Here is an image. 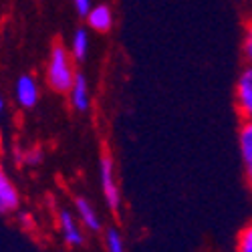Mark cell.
<instances>
[{
    "mask_svg": "<svg viewBox=\"0 0 252 252\" xmlns=\"http://www.w3.org/2000/svg\"><path fill=\"white\" fill-rule=\"evenodd\" d=\"M77 61L71 57L69 47L55 43L49 51L45 63V83L47 87L59 95H67L77 77Z\"/></svg>",
    "mask_w": 252,
    "mask_h": 252,
    "instance_id": "obj_1",
    "label": "cell"
},
{
    "mask_svg": "<svg viewBox=\"0 0 252 252\" xmlns=\"http://www.w3.org/2000/svg\"><path fill=\"white\" fill-rule=\"evenodd\" d=\"M97 170H99V190H101L105 208H107L111 214L121 212V206H123L121 184H119V176H117L115 158L111 156V152H107V150L101 152Z\"/></svg>",
    "mask_w": 252,
    "mask_h": 252,
    "instance_id": "obj_2",
    "label": "cell"
},
{
    "mask_svg": "<svg viewBox=\"0 0 252 252\" xmlns=\"http://www.w3.org/2000/svg\"><path fill=\"white\" fill-rule=\"evenodd\" d=\"M55 222H57V232L67 248H81L87 242V230L79 222L73 208H63V206L57 208Z\"/></svg>",
    "mask_w": 252,
    "mask_h": 252,
    "instance_id": "obj_3",
    "label": "cell"
},
{
    "mask_svg": "<svg viewBox=\"0 0 252 252\" xmlns=\"http://www.w3.org/2000/svg\"><path fill=\"white\" fill-rule=\"evenodd\" d=\"M234 107L242 121H252V65H244L236 77Z\"/></svg>",
    "mask_w": 252,
    "mask_h": 252,
    "instance_id": "obj_4",
    "label": "cell"
},
{
    "mask_svg": "<svg viewBox=\"0 0 252 252\" xmlns=\"http://www.w3.org/2000/svg\"><path fill=\"white\" fill-rule=\"evenodd\" d=\"M14 101L20 109L31 111L34 109L40 101V85L34 75L23 73L14 81Z\"/></svg>",
    "mask_w": 252,
    "mask_h": 252,
    "instance_id": "obj_5",
    "label": "cell"
},
{
    "mask_svg": "<svg viewBox=\"0 0 252 252\" xmlns=\"http://www.w3.org/2000/svg\"><path fill=\"white\" fill-rule=\"evenodd\" d=\"M73 212L77 214L79 222L87 230V234H101L103 232V216L99 208L87 196H75L73 200Z\"/></svg>",
    "mask_w": 252,
    "mask_h": 252,
    "instance_id": "obj_6",
    "label": "cell"
},
{
    "mask_svg": "<svg viewBox=\"0 0 252 252\" xmlns=\"http://www.w3.org/2000/svg\"><path fill=\"white\" fill-rule=\"evenodd\" d=\"M67 101H69V107L83 115V113H89L91 111V105H93V93H91V83L87 79L85 73H77L73 85L67 93Z\"/></svg>",
    "mask_w": 252,
    "mask_h": 252,
    "instance_id": "obj_7",
    "label": "cell"
},
{
    "mask_svg": "<svg viewBox=\"0 0 252 252\" xmlns=\"http://www.w3.org/2000/svg\"><path fill=\"white\" fill-rule=\"evenodd\" d=\"M20 204H23V198H20L18 186L4 170L2 161H0V214L14 216L20 210Z\"/></svg>",
    "mask_w": 252,
    "mask_h": 252,
    "instance_id": "obj_8",
    "label": "cell"
},
{
    "mask_svg": "<svg viewBox=\"0 0 252 252\" xmlns=\"http://www.w3.org/2000/svg\"><path fill=\"white\" fill-rule=\"evenodd\" d=\"M87 29L97 34H107L115 27V12L107 2H95L85 16Z\"/></svg>",
    "mask_w": 252,
    "mask_h": 252,
    "instance_id": "obj_9",
    "label": "cell"
},
{
    "mask_svg": "<svg viewBox=\"0 0 252 252\" xmlns=\"http://www.w3.org/2000/svg\"><path fill=\"white\" fill-rule=\"evenodd\" d=\"M69 53L77 63H85L91 53V31L87 27H79L73 31L69 40Z\"/></svg>",
    "mask_w": 252,
    "mask_h": 252,
    "instance_id": "obj_10",
    "label": "cell"
},
{
    "mask_svg": "<svg viewBox=\"0 0 252 252\" xmlns=\"http://www.w3.org/2000/svg\"><path fill=\"white\" fill-rule=\"evenodd\" d=\"M12 159L18 165H25V167H36L45 161V150L40 145H16L12 150Z\"/></svg>",
    "mask_w": 252,
    "mask_h": 252,
    "instance_id": "obj_11",
    "label": "cell"
},
{
    "mask_svg": "<svg viewBox=\"0 0 252 252\" xmlns=\"http://www.w3.org/2000/svg\"><path fill=\"white\" fill-rule=\"evenodd\" d=\"M238 150L244 167L252 165V121H242L238 129Z\"/></svg>",
    "mask_w": 252,
    "mask_h": 252,
    "instance_id": "obj_12",
    "label": "cell"
},
{
    "mask_svg": "<svg viewBox=\"0 0 252 252\" xmlns=\"http://www.w3.org/2000/svg\"><path fill=\"white\" fill-rule=\"evenodd\" d=\"M103 248H105V252H127V242H125V236L119 228H115V226L105 228Z\"/></svg>",
    "mask_w": 252,
    "mask_h": 252,
    "instance_id": "obj_13",
    "label": "cell"
},
{
    "mask_svg": "<svg viewBox=\"0 0 252 252\" xmlns=\"http://www.w3.org/2000/svg\"><path fill=\"white\" fill-rule=\"evenodd\" d=\"M234 252H252V222L244 224L234 240Z\"/></svg>",
    "mask_w": 252,
    "mask_h": 252,
    "instance_id": "obj_14",
    "label": "cell"
},
{
    "mask_svg": "<svg viewBox=\"0 0 252 252\" xmlns=\"http://www.w3.org/2000/svg\"><path fill=\"white\" fill-rule=\"evenodd\" d=\"M242 57L246 61V65H252V20L248 23L242 38Z\"/></svg>",
    "mask_w": 252,
    "mask_h": 252,
    "instance_id": "obj_15",
    "label": "cell"
},
{
    "mask_svg": "<svg viewBox=\"0 0 252 252\" xmlns=\"http://www.w3.org/2000/svg\"><path fill=\"white\" fill-rule=\"evenodd\" d=\"M14 216H16V222L23 226V230H27V232H32V230L36 228V220H34V216L29 212V210H18Z\"/></svg>",
    "mask_w": 252,
    "mask_h": 252,
    "instance_id": "obj_16",
    "label": "cell"
},
{
    "mask_svg": "<svg viewBox=\"0 0 252 252\" xmlns=\"http://www.w3.org/2000/svg\"><path fill=\"white\" fill-rule=\"evenodd\" d=\"M69 2H71V6L75 8V12H77L81 18H85L87 12L91 10V6L95 4L93 0H69Z\"/></svg>",
    "mask_w": 252,
    "mask_h": 252,
    "instance_id": "obj_17",
    "label": "cell"
},
{
    "mask_svg": "<svg viewBox=\"0 0 252 252\" xmlns=\"http://www.w3.org/2000/svg\"><path fill=\"white\" fill-rule=\"evenodd\" d=\"M244 178H246V186H248V192L252 194V165L244 167Z\"/></svg>",
    "mask_w": 252,
    "mask_h": 252,
    "instance_id": "obj_18",
    "label": "cell"
},
{
    "mask_svg": "<svg viewBox=\"0 0 252 252\" xmlns=\"http://www.w3.org/2000/svg\"><path fill=\"white\" fill-rule=\"evenodd\" d=\"M4 109H6V99H4V95H2V93H0V117H2Z\"/></svg>",
    "mask_w": 252,
    "mask_h": 252,
    "instance_id": "obj_19",
    "label": "cell"
},
{
    "mask_svg": "<svg viewBox=\"0 0 252 252\" xmlns=\"http://www.w3.org/2000/svg\"><path fill=\"white\" fill-rule=\"evenodd\" d=\"M248 4H250V8H252V0H248Z\"/></svg>",
    "mask_w": 252,
    "mask_h": 252,
    "instance_id": "obj_20",
    "label": "cell"
}]
</instances>
